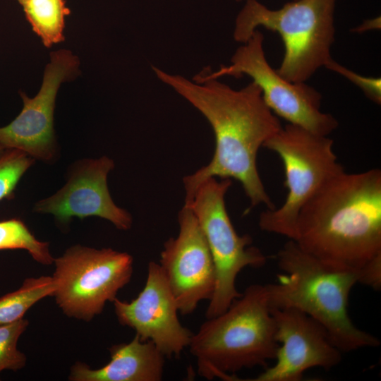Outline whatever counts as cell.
<instances>
[{
	"mask_svg": "<svg viewBox=\"0 0 381 381\" xmlns=\"http://www.w3.org/2000/svg\"><path fill=\"white\" fill-rule=\"evenodd\" d=\"M157 78L190 102L207 120L215 137L210 163L183 179L185 202H189L202 182L212 177L236 179L250 200L251 209L259 205L274 209L258 171V152L282 127L265 104L258 85L251 81L235 90L219 79L193 80L152 67Z\"/></svg>",
	"mask_w": 381,
	"mask_h": 381,
	"instance_id": "6da1fadb",
	"label": "cell"
},
{
	"mask_svg": "<svg viewBox=\"0 0 381 381\" xmlns=\"http://www.w3.org/2000/svg\"><path fill=\"white\" fill-rule=\"evenodd\" d=\"M237 1H241V0H237Z\"/></svg>",
	"mask_w": 381,
	"mask_h": 381,
	"instance_id": "d4e9b609",
	"label": "cell"
},
{
	"mask_svg": "<svg viewBox=\"0 0 381 381\" xmlns=\"http://www.w3.org/2000/svg\"><path fill=\"white\" fill-rule=\"evenodd\" d=\"M179 231L169 238L159 265L176 298L179 312L189 315L202 301H210L216 286V270L208 245L191 210L178 215Z\"/></svg>",
	"mask_w": 381,
	"mask_h": 381,
	"instance_id": "30bf717a",
	"label": "cell"
},
{
	"mask_svg": "<svg viewBox=\"0 0 381 381\" xmlns=\"http://www.w3.org/2000/svg\"><path fill=\"white\" fill-rule=\"evenodd\" d=\"M23 249L40 264L54 262L48 242L37 240L27 226L18 219L0 221V250Z\"/></svg>",
	"mask_w": 381,
	"mask_h": 381,
	"instance_id": "ac0fdd59",
	"label": "cell"
},
{
	"mask_svg": "<svg viewBox=\"0 0 381 381\" xmlns=\"http://www.w3.org/2000/svg\"><path fill=\"white\" fill-rule=\"evenodd\" d=\"M54 291L52 277L27 278L18 289L0 298V325L23 318L35 303L47 296H53Z\"/></svg>",
	"mask_w": 381,
	"mask_h": 381,
	"instance_id": "e0dca14e",
	"label": "cell"
},
{
	"mask_svg": "<svg viewBox=\"0 0 381 381\" xmlns=\"http://www.w3.org/2000/svg\"><path fill=\"white\" fill-rule=\"evenodd\" d=\"M35 159L16 149H6L0 157V200L12 195L18 181Z\"/></svg>",
	"mask_w": 381,
	"mask_h": 381,
	"instance_id": "ffe728a7",
	"label": "cell"
},
{
	"mask_svg": "<svg viewBox=\"0 0 381 381\" xmlns=\"http://www.w3.org/2000/svg\"><path fill=\"white\" fill-rule=\"evenodd\" d=\"M6 149L0 145V157L3 155Z\"/></svg>",
	"mask_w": 381,
	"mask_h": 381,
	"instance_id": "603a6c76",
	"label": "cell"
},
{
	"mask_svg": "<svg viewBox=\"0 0 381 381\" xmlns=\"http://www.w3.org/2000/svg\"><path fill=\"white\" fill-rule=\"evenodd\" d=\"M284 273L265 284L270 309L294 308L320 322L341 352L380 346L379 339L357 327L350 318V292L361 275L328 265L291 239L277 254Z\"/></svg>",
	"mask_w": 381,
	"mask_h": 381,
	"instance_id": "3957f363",
	"label": "cell"
},
{
	"mask_svg": "<svg viewBox=\"0 0 381 381\" xmlns=\"http://www.w3.org/2000/svg\"><path fill=\"white\" fill-rule=\"evenodd\" d=\"M263 34L256 30L232 55L230 65L211 71L206 68L195 76L219 79L246 75L260 88L263 100L270 110L293 124L313 133L328 136L339 125L330 114L321 111L322 95L306 83H293L268 63L263 49Z\"/></svg>",
	"mask_w": 381,
	"mask_h": 381,
	"instance_id": "9c48e42d",
	"label": "cell"
},
{
	"mask_svg": "<svg viewBox=\"0 0 381 381\" xmlns=\"http://www.w3.org/2000/svg\"><path fill=\"white\" fill-rule=\"evenodd\" d=\"M22 6L33 30L46 47L64 40L65 16L70 13L64 0H28Z\"/></svg>",
	"mask_w": 381,
	"mask_h": 381,
	"instance_id": "2e32d148",
	"label": "cell"
},
{
	"mask_svg": "<svg viewBox=\"0 0 381 381\" xmlns=\"http://www.w3.org/2000/svg\"><path fill=\"white\" fill-rule=\"evenodd\" d=\"M334 71L359 87L365 95L377 104H381L380 78L364 76L341 65L332 59L325 66Z\"/></svg>",
	"mask_w": 381,
	"mask_h": 381,
	"instance_id": "44dd1931",
	"label": "cell"
},
{
	"mask_svg": "<svg viewBox=\"0 0 381 381\" xmlns=\"http://www.w3.org/2000/svg\"><path fill=\"white\" fill-rule=\"evenodd\" d=\"M28 324L22 318L0 325V373L4 370H18L25 365L26 356L18 350L17 342Z\"/></svg>",
	"mask_w": 381,
	"mask_h": 381,
	"instance_id": "d6986e66",
	"label": "cell"
},
{
	"mask_svg": "<svg viewBox=\"0 0 381 381\" xmlns=\"http://www.w3.org/2000/svg\"><path fill=\"white\" fill-rule=\"evenodd\" d=\"M114 311L119 323L135 331L142 341H151L165 357L178 358L193 333L178 318L179 308L159 264H148L145 285L130 302L116 298Z\"/></svg>",
	"mask_w": 381,
	"mask_h": 381,
	"instance_id": "4fadbf2b",
	"label": "cell"
},
{
	"mask_svg": "<svg viewBox=\"0 0 381 381\" xmlns=\"http://www.w3.org/2000/svg\"><path fill=\"white\" fill-rule=\"evenodd\" d=\"M78 66L76 56L65 49L51 54L40 90L33 98L21 92L23 107L8 125L0 128V145L21 150L33 159L49 162L55 157L54 111L58 89L73 76Z\"/></svg>",
	"mask_w": 381,
	"mask_h": 381,
	"instance_id": "8fae6325",
	"label": "cell"
},
{
	"mask_svg": "<svg viewBox=\"0 0 381 381\" xmlns=\"http://www.w3.org/2000/svg\"><path fill=\"white\" fill-rule=\"evenodd\" d=\"M336 1L293 0L272 10L246 0L235 20L234 39L243 44L259 27L277 32L284 45L278 73L291 82L306 83L332 59Z\"/></svg>",
	"mask_w": 381,
	"mask_h": 381,
	"instance_id": "5b68a950",
	"label": "cell"
},
{
	"mask_svg": "<svg viewBox=\"0 0 381 381\" xmlns=\"http://www.w3.org/2000/svg\"><path fill=\"white\" fill-rule=\"evenodd\" d=\"M279 346L275 363L252 381H300L313 368L329 370L341 360L342 352L332 342L325 328L294 308L270 309Z\"/></svg>",
	"mask_w": 381,
	"mask_h": 381,
	"instance_id": "7c38bea8",
	"label": "cell"
},
{
	"mask_svg": "<svg viewBox=\"0 0 381 381\" xmlns=\"http://www.w3.org/2000/svg\"><path fill=\"white\" fill-rule=\"evenodd\" d=\"M111 359L99 369L77 362L68 377L73 381H159L164 366L163 353L151 341H142L135 334L129 343L109 349Z\"/></svg>",
	"mask_w": 381,
	"mask_h": 381,
	"instance_id": "9a60e30c",
	"label": "cell"
},
{
	"mask_svg": "<svg viewBox=\"0 0 381 381\" xmlns=\"http://www.w3.org/2000/svg\"><path fill=\"white\" fill-rule=\"evenodd\" d=\"M265 285L248 286L222 314L207 318L188 345L198 374L207 379L239 380L244 368L267 366L279 344Z\"/></svg>",
	"mask_w": 381,
	"mask_h": 381,
	"instance_id": "277c9868",
	"label": "cell"
},
{
	"mask_svg": "<svg viewBox=\"0 0 381 381\" xmlns=\"http://www.w3.org/2000/svg\"><path fill=\"white\" fill-rule=\"evenodd\" d=\"M332 266L356 272L361 284L381 288V171H346L300 210L294 240Z\"/></svg>",
	"mask_w": 381,
	"mask_h": 381,
	"instance_id": "7a4b0ae2",
	"label": "cell"
},
{
	"mask_svg": "<svg viewBox=\"0 0 381 381\" xmlns=\"http://www.w3.org/2000/svg\"><path fill=\"white\" fill-rule=\"evenodd\" d=\"M18 1V3L21 5H23L25 1H27L28 0H17Z\"/></svg>",
	"mask_w": 381,
	"mask_h": 381,
	"instance_id": "cb8c5ba5",
	"label": "cell"
},
{
	"mask_svg": "<svg viewBox=\"0 0 381 381\" xmlns=\"http://www.w3.org/2000/svg\"><path fill=\"white\" fill-rule=\"evenodd\" d=\"M380 28V19L377 18L373 20H365L362 25L358 26L355 28L354 31L356 32H363L370 30Z\"/></svg>",
	"mask_w": 381,
	"mask_h": 381,
	"instance_id": "7402d4cb",
	"label": "cell"
},
{
	"mask_svg": "<svg viewBox=\"0 0 381 381\" xmlns=\"http://www.w3.org/2000/svg\"><path fill=\"white\" fill-rule=\"evenodd\" d=\"M231 184L230 179L209 178L184 205L197 219L216 270V286L206 310L207 319L222 314L241 296L236 280L243 268H259L267 262L260 248L252 246L251 236L238 235L231 223L225 205V195Z\"/></svg>",
	"mask_w": 381,
	"mask_h": 381,
	"instance_id": "52a82bcc",
	"label": "cell"
},
{
	"mask_svg": "<svg viewBox=\"0 0 381 381\" xmlns=\"http://www.w3.org/2000/svg\"><path fill=\"white\" fill-rule=\"evenodd\" d=\"M333 145L328 136L290 123L265 142L263 147L275 152L283 163L287 195L282 206L261 212V230L295 239L301 208L329 181L345 171Z\"/></svg>",
	"mask_w": 381,
	"mask_h": 381,
	"instance_id": "8992f818",
	"label": "cell"
},
{
	"mask_svg": "<svg viewBox=\"0 0 381 381\" xmlns=\"http://www.w3.org/2000/svg\"><path fill=\"white\" fill-rule=\"evenodd\" d=\"M114 167L113 160L106 156L77 163L64 187L36 202L34 211L52 214L62 224L68 223L73 217L83 219L97 216L109 221L120 230H128L132 226V217L114 203L107 186V176Z\"/></svg>",
	"mask_w": 381,
	"mask_h": 381,
	"instance_id": "5bb4252c",
	"label": "cell"
},
{
	"mask_svg": "<svg viewBox=\"0 0 381 381\" xmlns=\"http://www.w3.org/2000/svg\"><path fill=\"white\" fill-rule=\"evenodd\" d=\"M54 296L68 317L90 321L131 280L133 258L111 248L76 245L54 260Z\"/></svg>",
	"mask_w": 381,
	"mask_h": 381,
	"instance_id": "ba28073f",
	"label": "cell"
}]
</instances>
